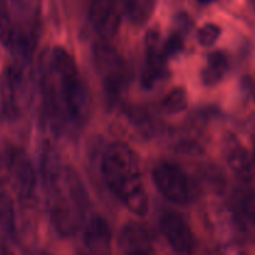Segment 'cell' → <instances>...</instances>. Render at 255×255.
Masks as SVG:
<instances>
[{
    "label": "cell",
    "mask_w": 255,
    "mask_h": 255,
    "mask_svg": "<svg viewBox=\"0 0 255 255\" xmlns=\"http://www.w3.org/2000/svg\"><path fill=\"white\" fill-rule=\"evenodd\" d=\"M94 61L105 87L111 94H119L129 79L128 66L114 46L97 44L94 49Z\"/></svg>",
    "instance_id": "4"
},
{
    "label": "cell",
    "mask_w": 255,
    "mask_h": 255,
    "mask_svg": "<svg viewBox=\"0 0 255 255\" xmlns=\"http://www.w3.org/2000/svg\"><path fill=\"white\" fill-rule=\"evenodd\" d=\"M243 211L247 219L255 227V193H251L244 199Z\"/></svg>",
    "instance_id": "19"
},
{
    "label": "cell",
    "mask_w": 255,
    "mask_h": 255,
    "mask_svg": "<svg viewBox=\"0 0 255 255\" xmlns=\"http://www.w3.org/2000/svg\"><path fill=\"white\" fill-rule=\"evenodd\" d=\"M16 40L17 31L11 14L5 2L0 1V42L7 47H14Z\"/></svg>",
    "instance_id": "15"
},
{
    "label": "cell",
    "mask_w": 255,
    "mask_h": 255,
    "mask_svg": "<svg viewBox=\"0 0 255 255\" xmlns=\"http://www.w3.org/2000/svg\"><path fill=\"white\" fill-rule=\"evenodd\" d=\"M198 1H201V2H211L212 0H198Z\"/></svg>",
    "instance_id": "23"
},
{
    "label": "cell",
    "mask_w": 255,
    "mask_h": 255,
    "mask_svg": "<svg viewBox=\"0 0 255 255\" xmlns=\"http://www.w3.org/2000/svg\"><path fill=\"white\" fill-rule=\"evenodd\" d=\"M7 167L14 186L19 194L27 198L36 186V174L27 154L19 148H12L7 156Z\"/></svg>",
    "instance_id": "9"
},
{
    "label": "cell",
    "mask_w": 255,
    "mask_h": 255,
    "mask_svg": "<svg viewBox=\"0 0 255 255\" xmlns=\"http://www.w3.org/2000/svg\"><path fill=\"white\" fill-rule=\"evenodd\" d=\"M157 0H125L127 17L136 25H143L152 16Z\"/></svg>",
    "instance_id": "14"
},
{
    "label": "cell",
    "mask_w": 255,
    "mask_h": 255,
    "mask_svg": "<svg viewBox=\"0 0 255 255\" xmlns=\"http://www.w3.org/2000/svg\"><path fill=\"white\" fill-rule=\"evenodd\" d=\"M153 182L162 196L174 203H187L191 198V183L183 169L171 162H159L152 172Z\"/></svg>",
    "instance_id": "5"
},
{
    "label": "cell",
    "mask_w": 255,
    "mask_h": 255,
    "mask_svg": "<svg viewBox=\"0 0 255 255\" xmlns=\"http://www.w3.org/2000/svg\"><path fill=\"white\" fill-rule=\"evenodd\" d=\"M188 105V96L183 87H173L171 91L164 95L162 100V106L171 114H178L183 111Z\"/></svg>",
    "instance_id": "16"
},
{
    "label": "cell",
    "mask_w": 255,
    "mask_h": 255,
    "mask_svg": "<svg viewBox=\"0 0 255 255\" xmlns=\"http://www.w3.org/2000/svg\"><path fill=\"white\" fill-rule=\"evenodd\" d=\"M228 70V57L221 51L212 52L207 59L206 66L201 72L202 82L207 87H213L223 80Z\"/></svg>",
    "instance_id": "13"
},
{
    "label": "cell",
    "mask_w": 255,
    "mask_h": 255,
    "mask_svg": "<svg viewBox=\"0 0 255 255\" xmlns=\"http://www.w3.org/2000/svg\"><path fill=\"white\" fill-rule=\"evenodd\" d=\"M166 54L161 45V35L152 29L146 35V62L142 72V82L146 87H152L166 72Z\"/></svg>",
    "instance_id": "8"
},
{
    "label": "cell",
    "mask_w": 255,
    "mask_h": 255,
    "mask_svg": "<svg viewBox=\"0 0 255 255\" xmlns=\"http://www.w3.org/2000/svg\"><path fill=\"white\" fill-rule=\"evenodd\" d=\"M252 1H253V4H254V6H255V0H252Z\"/></svg>",
    "instance_id": "24"
},
{
    "label": "cell",
    "mask_w": 255,
    "mask_h": 255,
    "mask_svg": "<svg viewBox=\"0 0 255 255\" xmlns=\"http://www.w3.org/2000/svg\"><path fill=\"white\" fill-rule=\"evenodd\" d=\"M216 255H246L243 249L239 248L237 244L234 243H226L221 246L217 251Z\"/></svg>",
    "instance_id": "20"
},
{
    "label": "cell",
    "mask_w": 255,
    "mask_h": 255,
    "mask_svg": "<svg viewBox=\"0 0 255 255\" xmlns=\"http://www.w3.org/2000/svg\"><path fill=\"white\" fill-rule=\"evenodd\" d=\"M182 49V39L178 34L171 35L163 45V50L166 56H172L176 55L177 52L181 51Z\"/></svg>",
    "instance_id": "18"
},
{
    "label": "cell",
    "mask_w": 255,
    "mask_h": 255,
    "mask_svg": "<svg viewBox=\"0 0 255 255\" xmlns=\"http://www.w3.org/2000/svg\"><path fill=\"white\" fill-rule=\"evenodd\" d=\"M221 27L213 22H208L201 26L197 32V40L199 44L204 47H211L218 41L219 36H221Z\"/></svg>",
    "instance_id": "17"
},
{
    "label": "cell",
    "mask_w": 255,
    "mask_h": 255,
    "mask_svg": "<svg viewBox=\"0 0 255 255\" xmlns=\"http://www.w3.org/2000/svg\"><path fill=\"white\" fill-rule=\"evenodd\" d=\"M80 255H91V254H80Z\"/></svg>",
    "instance_id": "25"
},
{
    "label": "cell",
    "mask_w": 255,
    "mask_h": 255,
    "mask_svg": "<svg viewBox=\"0 0 255 255\" xmlns=\"http://www.w3.org/2000/svg\"><path fill=\"white\" fill-rule=\"evenodd\" d=\"M0 255H10V254L6 249L2 248V247H0Z\"/></svg>",
    "instance_id": "21"
},
{
    "label": "cell",
    "mask_w": 255,
    "mask_h": 255,
    "mask_svg": "<svg viewBox=\"0 0 255 255\" xmlns=\"http://www.w3.org/2000/svg\"><path fill=\"white\" fill-rule=\"evenodd\" d=\"M227 163L231 171L242 181H249L253 176V157L237 141H229L226 147Z\"/></svg>",
    "instance_id": "12"
},
{
    "label": "cell",
    "mask_w": 255,
    "mask_h": 255,
    "mask_svg": "<svg viewBox=\"0 0 255 255\" xmlns=\"http://www.w3.org/2000/svg\"><path fill=\"white\" fill-rule=\"evenodd\" d=\"M119 246L125 255L152 253L151 234L142 224L132 222L121 231Z\"/></svg>",
    "instance_id": "10"
},
{
    "label": "cell",
    "mask_w": 255,
    "mask_h": 255,
    "mask_svg": "<svg viewBox=\"0 0 255 255\" xmlns=\"http://www.w3.org/2000/svg\"><path fill=\"white\" fill-rule=\"evenodd\" d=\"M101 169L109 188L126 208L136 216H144L148 211V196L134 149L124 142L110 144L102 157Z\"/></svg>",
    "instance_id": "2"
},
{
    "label": "cell",
    "mask_w": 255,
    "mask_h": 255,
    "mask_svg": "<svg viewBox=\"0 0 255 255\" xmlns=\"http://www.w3.org/2000/svg\"><path fill=\"white\" fill-rule=\"evenodd\" d=\"M42 90L52 115L61 121L84 124L89 117L90 95L74 57L55 47L42 61Z\"/></svg>",
    "instance_id": "1"
},
{
    "label": "cell",
    "mask_w": 255,
    "mask_h": 255,
    "mask_svg": "<svg viewBox=\"0 0 255 255\" xmlns=\"http://www.w3.org/2000/svg\"><path fill=\"white\" fill-rule=\"evenodd\" d=\"M253 164H254V171H255V148H254V153H253Z\"/></svg>",
    "instance_id": "22"
},
{
    "label": "cell",
    "mask_w": 255,
    "mask_h": 255,
    "mask_svg": "<svg viewBox=\"0 0 255 255\" xmlns=\"http://www.w3.org/2000/svg\"><path fill=\"white\" fill-rule=\"evenodd\" d=\"M42 179L50 193L49 209L55 231L62 237L74 236L89 204L81 179L74 169L64 164Z\"/></svg>",
    "instance_id": "3"
},
{
    "label": "cell",
    "mask_w": 255,
    "mask_h": 255,
    "mask_svg": "<svg viewBox=\"0 0 255 255\" xmlns=\"http://www.w3.org/2000/svg\"><path fill=\"white\" fill-rule=\"evenodd\" d=\"M85 244L91 255H110L111 232L105 219L96 217L91 219L85 231Z\"/></svg>",
    "instance_id": "11"
},
{
    "label": "cell",
    "mask_w": 255,
    "mask_h": 255,
    "mask_svg": "<svg viewBox=\"0 0 255 255\" xmlns=\"http://www.w3.org/2000/svg\"><path fill=\"white\" fill-rule=\"evenodd\" d=\"M162 233L169 246L181 254H188L194 248V236L183 217L176 212H166L161 218Z\"/></svg>",
    "instance_id": "7"
},
{
    "label": "cell",
    "mask_w": 255,
    "mask_h": 255,
    "mask_svg": "<svg viewBox=\"0 0 255 255\" xmlns=\"http://www.w3.org/2000/svg\"><path fill=\"white\" fill-rule=\"evenodd\" d=\"M89 16L92 27L100 36L114 37L121 24L119 0H92Z\"/></svg>",
    "instance_id": "6"
}]
</instances>
